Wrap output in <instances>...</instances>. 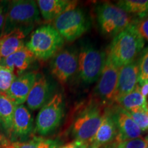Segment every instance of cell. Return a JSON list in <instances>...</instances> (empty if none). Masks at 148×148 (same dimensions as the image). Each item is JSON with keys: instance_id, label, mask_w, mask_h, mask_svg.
<instances>
[{"instance_id": "74e56055", "label": "cell", "mask_w": 148, "mask_h": 148, "mask_svg": "<svg viewBox=\"0 0 148 148\" xmlns=\"http://www.w3.org/2000/svg\"><path fill=\"white\" fill-rule=\"evenodd\" d=\"M146 148H148V146H147V147H146Z\"/></svg>"}, {"instance_id": "f1b7e54d", "label": "cell", "mask_w": 148, "mask_h": 148, "mask_svg": "<svg viewBox=\"0 0 148 148\" xmlns=\"http://www.w3.org/2000/svg\"><path fill=\"white\" fill-rule=\"evenodd\" d=\"M89 145L90 144L86 143V142L75 140L69 143H66L65 145L58 147V148H87Z\"/></svg>"}, {"instance_id": "1f68e13d", "label": "cell", "mask_w": 148, "mask_h": 148, "mask_svg": "<svg viewBox=\"0 0 148 148\" xmlns=\"http://www.w3.org/2000/svg\"><path fill=\"white\" fill-rule=\"evenodd\" d=\"M140 90L142 95L145 98L146 96L148 95V82H146L141 85V86H140Z\"/></svg>"}, {"instance_id": "f546056e", "label": "cell", "mask_w": 148, "mask_h": 148, "mask_svg": "<svg viewBox=\"0 0 148 148\" xmlns=\"http://www.w3.org/2000/svg\"><path fill=\"white\" fill-rule=\"evenodd\" d=\"M5 3L0 2V29H3L5 22V15H6L7 8H5Z\"/></svg>"}, {"instance_id": "9c48e42d", "label": "cell", "mask_w": 148, "mask_h": 148, "mask_svg": "<svg viewBox=\"0 0 148 148\" xmlns=\"http://www.w3.org/2000/svg\"><path fill=\"white\" fill-rule=\"evenodd\" d=\"M78 69V55L70 49L60 51L53 56L51 71L61 84L67 82Z\"/></svg>"}, {"instance_id": "30bf717a", "label": "cell", "mask_w": 148, "mask_h": 148, "mask_svg": "<svg viewBox=\"0 0 148 148\" xmlns=\"http://www.w3.org/2000/svg\"><path fill=\"white\" fill-rule=\"evenodd\" d=\"M119 71V68L114 66L106 58L95 88L96 94L103 102L112 103L114 101Z\"/></svg>"}, {"instance_id": "ba28073f", "label": "cell", "mask_w": 148, "mask_h": 148, "mask_svg": "<svg viewBox=\"0 0 148 148\" xmlns=\"http://www.w3.org/2000/svg\"><path fill=\"white\" fill-rule=\"evenodd\" d=\"M102 119L103 115L97 107L86 109L73 123V132L76 140L91 143Z\"/></svg>"}, {"instance_id": "44dd1931", "label": "cell", "mask_w": 148, "mask_h": 148, "mask_svg": "<svg viewBox=\"0 0 148 148\" xmlns=\"http://www.w3.org/2000/svg\"><path fill=\"white\" fill-rule=\"evenodd\" d=\"M116 102L127 111L138 109L147 110V101L140 92V86L138 84L132 92L120 98Z\"/></svg>"}, {"instance_id": "5b68a950", "label": "cell", "mask_w": 148, "mask_h": 148, "mask_svg": "<svg viewBox=\"0 0 148 148\" xmlns=\"http://www.w3.org/2000/svg\"><path fill=\"white\" fill-rule=\"evenodd\" d=\"M95 12L101 32L106 36H116L132 22L128 14L110 3L99 4Z\"/></svg>"}, {"instance_id": "9a60e30c", "label": "cell", "mask_w": 148, "mask_h": 148, "mask_svg": "<svg viewBox=\"0 0 148 148\" xmlns=\"http://www.w3.org/2000/svg\"><path fill=\"white\" fill-rule=\"evenodd\" d=\"M35 58L34 54L25 45L16 52L1 60L0 64L10 70L17 77L25 73Z\"/></svg>"}, {"instance_id": "d6a6232c", "label": "cell", "mask_w": 148, "mask_h": 148, "mask_svg": "<svg viewBox=\"0 0 148 148\" xmlns=\"http://www.w3.org/2000/svg\"><path fill=\"white\" fill-rule=\"evenodd\" d=\"M100 147L94 143H90L87 148H99Z\"/></svg>"}, {"instance_id": "277c9868", "label": "cell", "mask_w": 148, "mask_h": 148, "mask_svg": "<svg viewBox=\"0 0 148 148\" xmlns=\"http://www.w3.org/2000/svg\"><path fill=\"white\" fill-rule=\"evenodd\" d=\"M53 25L64 40L72 42L88 30L90 22L84 11L75 7L56 18Z\"/></svg>"}, {"instance_id": "52a82bcc", "label": "cell", "mask_w": 148, "mask_h": 148, "mask_svg": "<svg viewBox=\"0 0 148 148\" xmlns=\"http://www.w3.org/2000/svg\"><path fill=\"white\" fill-rule=\"evenodd\" d=\"M63 113V96L58 92L40 108L36 119V132L42 136L53 132L60 125Z\"/></svg>"}, {"instance_id": "7c38bea8", "label": "cell", "mask_w": 148, "mask_h": 148, "mask_svg": "<svg viewBox=\"0 0 148 148\" xmlns=\"http://www.w3.org/2000/svg\"><path fill=\"white\" fill-rule=\"evenodd\" d=\"M36 72L29 71L16 77L7 92V97L16 106L26 101L29 92L36 80Z\"/></svg>"}, {"instance_id": "4dcf8cb0", "label": "cell", "mask_w": 148, "mask_h": 148, "mask_svg": "<svg viewBox=\"0 0 148 148\" xmlns=\"http://www.w3.org/2000/svg\"><path fill=\"white\" fill-rule=\"evenodd\" d=\"M10 143V140L0 130V148H7Z\"/></svg>"}, {"instance_id": "6da1fadb", "label": "cell", "mask_w": 148, "mask_h": 148, "mask_svg": "<svg viewBox=\"0 0 148 148\" xmlns=\"http://www.w3.org/2000/svg\"><path fill=\"white\" fill-rule=\"evenodd\" d=\"M145 41L132 22L126 28L114 37L108 47L106 58L117 68L135 60L143 51Z\"/></svg>"}, {"instance_id": "d4e9b609", "label": "cell", "mask_w": 148, "mask_h": 148, "mask_svg": "<svg viewBox=\"0 0 148 148\" xmlns=\"http://www.w3.org/2000/svg\"><path fill=\"white\" fill-rule=\"evenodd\" d=\"M138 65L139 69L138 82L141 86L147 82L148 79V47L143 49Z\"/></svg>"}, {"instance_id": "4fadbf2b", "label": "cell", "mask_w": 148, "mask_h": 148, "mask_svg": "<svg viewBox=\"0 0 148 148\" xmlns=\"http://www.w3.org/2000/svg\"><path fill=\"white\" fill-rule=\"evenodd\" d=\"M112 116L117 128L118 132L116 138L118 143L124 140L140 137L142 130L125 109L121 107Z\"/></svg>"}, {"instance_id": "cb8c5ba5", "label": "cell", "mask_w": 148, "mask_h": 148, "mask_svg": "<svg viewBox=\"0 0 148 148\" xmlns=\"http://www.w3.org/2000/svg\"><path fill=\"white\" fill-rule=\"evenodd\" d=\"M16 76L10 70L0 64V90L1 94L6 95Z\"/></svg>"}, {"instance_id": "3957f363", "label": "cell", "mask_w": 148, "mask_h": 148, "mask_svg": "<svg viewBox=\"0 0 148 148\" xmlns=\"http://www.w3.org/2000/svg\"><path fill=\"white\" fill-rule=\"evenodd\" d=\"M64 40L53 25L38 27L31 34L26 47L35 58L46 60L54 56L64 45Z\"/></svg>"}, {"instance_id": "5bb4252c", "label": "cell", "mask_w": 148, "mask_h": 148, "mask_svg": "<svg viewBox=\"0 0 148 148\" xmlns=\"http://www.w3.org/2000/svg\"><path fill=\"white\" fill-rule=\"evenodd\" d=\"M33 119L26 107L18 105L14 110L12 126L10 138L14 142L17 138H22L28 136L32 130Z\"/></svg>"}, {"instance_id": "8d00e7d4", "label": "cell", "mask_w": 148, "mask_h": 148, "mask_svg": "<svg viewBox=\"0 0 148 148\" xmlns=\"http://www.w3.org/2000/svg\"><path fill=\"white\" fill-rule=\"evenodd\" d=\"M0 94H1V90H0Z\"/></svg>"}, {"instance_id": "8fae6325", "label": "cell", "mask_w": 148, "mask_h": 148, "mask_svg": "<svg viewBox=\"0 0 148 148\" xmlns=\"http://www.w3.org/2000/svg\"><path fill=\"white\" fill-rule=\"evenodd\" d=\"M139 78V69L136 60L119 69L114 101L127 95L136 88Z\"/></svg>"}, {"instance_id": "e575fe53", "label": "cell", "mask_w": 148, "mask_h": 148, "mask_svg": "<svg viewBox=\"0 0 148 148\" xmlns=\"http://www.w3.org/2000/svg\"><path fill=\"white\" fill-rule=\"evenodd\" d=\"M113 148H117V145H116V147H113Z\"/></svg>"}, {"instance_id": "ac0fdd59", "label": "cell", "mask_w": 148, "mask_h": 148, "mask_svg": "<svg viewBox=\"0 0 148 148\" xmlns=\"http://www.w3.org/2000/svg\"><path fill=\"white\" fill-rule=\"evenodd\" d=\"M38 10L45 21H52L66 11L75 8L77 1L69 0H38Z\"/></svg>"}, {"instance_id": "83f0119b", "label": "cell", "mask_w": 148, "mask_h": 148, "mask_svg": "<svg viewBox=\"0 0 148 148\" xmlns=\"http://www.w3.org/2000/svg\"><path fill=\"white\" fill-rule=\"evenodd\" d=\"M134 23L139 34L143 39L148 42V15L139 18V20Z\"/></svg>"}, {"instance_id": "f35d334b", "label": "cell", "mask_w": 148, "mask_h": 148, "mask_svg": "<svg viewBox=\"0 0 148 148\" xmlns=\"http://www.w3.org/2000/svg\"><path fill=\"white\" fill-rule=\"evenodd\" d=\"M147 82H148V79H147Z\"/></svg>"}, {"instance_id": "7a4b0ae2", "label": "cell", "mask_w": 148, "mask_h": 148, "mask_svg": "<svg viewBox=\"0 0 148 148\" xmlns=\"http://www.w3.org/2000/svg\"><path fill=\"white\" fill-rule=\"evenodd\" d=\"M40 20V12L36 1L32 0H16L10 1L7 7L4 25L1 34L16 29L29 31L33 24Z\"/></svg>"}, {"instance_id": "d6986e66", "label": "cell", "mask_w": 148, "mask_h": 148, "mask_svg": "<svg viewBox=\"0 0 148 148\" xmlns=\"http://www.w3.org/2000/svg\"><path fill=\"white\" fill-rule=\"evenodd\" d=\"M117 128L113 116L109 114L103 115L101 123L92 140L91 143L99 147L110 143L117 136Z\"/></svg>"}, {"instance_id": "836d02e7", "label": "cell", "mask_w": 148, "mask_h": 148, "mask_svg": "<svg viewBox=\"0 0 148 148\" xmlns=\"http://www.w3.org/2000/svg\"><path fill=\"white\" fill-rule=\"evenodd\" d=\"M146 138H147V142H148V136H147V137H146Z\"/></svg>"}, {"instance_id": "ffe728a7", "label": "cell", "mask_w": 148, "mask_h": 148, "mask_svg": "<svg viewBox=\"0 0 148 148\" xmlns=\"http://www.w3.org/2000/svg\"><path fill=\"white\" fill-rule=\"evenodd\" d=\"M16 105L6 95L0 94V122L7 135L10 137L12 120Z\"/></svg>"}, {"instance_id": "8992f818", "label": "cell", "mask_w": 148, "mask_h": 148, "mask_svg": "<svg viewBox=\"0 0 148 148\" xmlns=\"http://www.w3.org/2000/svg\"><path fill=\"white\" fill-rule=\"evenodd\" d=\"M106 61V53L90 44L82 46L78 54L79 77L86 84L97 82Z\"/></svg>"}, {"instance_id": "ab89813d", "label": "cell", "mask_w": 148, "mask_h": 148, "mask_svg": "<svg viewBox=\"0 0 148 148\" xmlns=\"http://www.w3.org/2000/svg\"><path fill=\"white\" fill-rule=\"evenodd\" d=\"M147 110H148V109H147Z\"/></svg>"}, {"instance_id": "2e32d148", "label": "cell", "mask_w": 148, "mask_h": 148, "mask_svg": "<svg viewBox=\"0 0 148 148\" xmlns=\"http://www.w3.org/2000/svg\"><path fill=\"white\" fill-rule=\"evenodd\" d=\"M50 84L42 74L37 73L36 80L26 99L27 106L30 110L41 108L49 101Z\"/></svg>"}, {"instance_id": "4316f807", "label": "cell", "mask_w": 148, "mask_h": 148, "mask_svg": "<svg viewBox=\"0 0 148 148\" xmlns=\"http://www.w3.org/2000/svg\"><path fill=\"white\" fill-rule=\"evenodd\" d=\"M147 146L148 142L147 138L140 136L118 143L117 148H146Z\"/></svg>"}, {"instance_id": "e0dca14e", "label": "cell", "mask_w": 148, "mask_h": 148, "mask_svg": "<svg viewBox=\"0 0 148 148\" xmlns=\"http://www.w3.org/2000/svg\"><path fill=\"white\" fill-rule=\"evenodd\" d=\"M29 31L16 29L0 36V61L25 46V38Z\"/></svg>"}, {"instance_id": "603a6c76", "label": "cell", "mask_w": 148, "mask_h": 148, "mask_svg": "<svg viewBox=\"0 0 148 148\" xmlns=\"http://www.w3.org/2000/svg\"><path fill=\"white\" fill-rule=\"evenodd\" d=\"M58 142L56 140L34 137L28 141L11 142L7 148H58Z\"/></svg>"}, {"instance_id": "484cf974", "label": "cell", "mask_w": 148, "mask_h": 148, "mask_svg": "<svg viewBox=\"0 0 148 148\" xmlns=\"http://www.w3.org/2000/svg\"><path fill=\"white\" fill-rule=\"evenodd\" d=\"M127 112L142 131L147 130L148 129V110L138 109Z\"/></svg>"}, {"instance_id": "7402d4cb", "label": "cell", "mask_w": 148, "mask_h": 148, "mask_svg": "<svg viewBox=\"0 0 148 148\" xmlns=\"http://www.w3.org/2000/svg\"><path fill=\"white\" fill-rule=\"evenodd\" d=\"M116 5L127 14H134L139 18L148 15V0H121Z\"/></svg>"}, {"instance_id": "d590c367", "label": "cell", "mask_w": 148, "mask_h": 148, "mask_svg": "<svg viewBox=\"0 0 148 148\" xmlns=\"http://www.w3.org/2000/svg\"><path fill=\"white\" fill-rule=\"evenodd\" d=\"M1 122H0V127H1Z\"/></svg>"}]
</instances>
